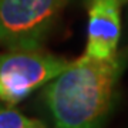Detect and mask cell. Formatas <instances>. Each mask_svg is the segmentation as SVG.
<instances>
[{"label":"cell","mask_w":128,"mask_h":128,"mask_svg":"<svg viewBox=\"0 0 128 128\" xmlns=\"http://www.w3.org/2000/svg\"><path fill=\"white\" fill-rule=\"evenodd\" d=\"M124 56L98 60L81 56L43 87L40 100L57 128H96L110 117Z\"/></svg>","instance_id":"obj_1"},{"label":"cell","mask_w":128,"mask_h":128,"mask_svg":"<svg viewBox=\"0 0 128 128\" xmlns=\"http://www.w3.org/2000/svg\"><path fill=\"white\" fill-rule=\"evenodd\" d=\"M122 2H124V3H125V2H128V0H122Z\"/></svg>","instance_id":"obj_6"},{"label":"cell","mask_w":128,"mask_h":128,"mask_svg":"<svg viewBox=\"0 0 128 128\" xmlns=\"http://www.w3.org/2000/svg\"><path fill=\"white\" fill-rule=\"evenodd\" d=\"M71 0H0V46L41 48Z\"/></svg>","instance_id":"obj_2"},{"label":"cell","mask_w":128,"mask_h":128,"mask_svg":"<svg viewBox=\"0 0 128 128\" xmlns=\"http://www.w3.org/2000/svg\"><path fill=\"white\" fill-rule=\"evenodd\" d=\"M73 61L41 48L0 54V102L17 105L67 70Z\"/></svg>","instance_id":"obj_3"},{"label":"cell","mask_w":128,"mask_h":128,"mask_svg":"<svg viewBox=\"0 0 128 128\" xmlns=\"http://www.w3.org/2000/svg\"><path fill=\"white\" fill-rule=\"evenodd\" d=\"M43 120L33 118L14 108V105H0V128H46Z\"/></svg>","instance_id":"obj_5"},{"label":"cell","mask_w":128,"mask_h":128,"mask_svg":"<svg viewBox=\"0 0 128 128\" xmlns=\"http://www.w3.org/2000/svg\"><path fill=\"white\" fill-rule=\"evenodd\" d=\"M122 0H88L84 57L108 60L118 54Z\"/></svg>","instance_id":"obj_4"}]
</instances>
